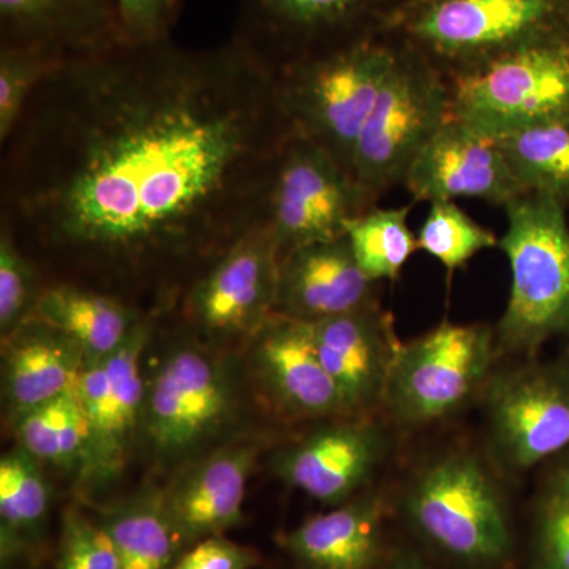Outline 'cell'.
Here are the masks:
<instances>
[{"label":"cell","mask_w":569,"mask_h":569,"mask_svg":"<svg viewBox=\"0 0 569 569\" xmlns=\"http://www.w3.org/2000/svg\"><path fill=\"white\" fill-rule=\"evenodd\" d=\"M291 133L274 67L236 36L66 59L0 144V228L32 261L201 276L266 222Z\"/></svg>","instance_id":"6da1fadb"},{"label":"cell","mask_w":569,"mask_h":569,"mask_svg":"<svg viewBox=\"0 0 569 569\" xmlns=\"http://www.w3.org/2000/svg\"><path fill=\"white\" fill-rule=\"evenodd\" d=\"M402 41L385 31L277 67L291 129L353 176L356 146Z\"/></svg>","instance_id":"7a4b0ae2"},{"label":"cell","mask_w":569,"mask_h":569,"mask_svg":"<svg viewBox=\"0 0 569 569\" xmlns=\"http://www.w3.org/2000/svg\"><path fill=\"white\" fill-rule=\"evenodd\" d=\"M146 385L140 441L160 466H186L230 440L242 410L236 361L183 339L163 351Z\"/></svg>","instance_id":"3957f363"},{"label":"cell","mask_w":569,"mask_h":569,"mask_svg":"<svg viewBox=\"0 0 569 569\" xmlns=\"http://www.w3.org/2000/svg\"><path fill=\"white\" fill-rule=\"evenodd\" d=\"M381 31L451 74L569 37V0H403Z\"/></svg>","instance_id":"277c9868"},{"label":"cell","mask_w":569,"mask_h":569,"mask_svg":"<svg viewBox=\"0 0 569 569\" xmlns=\"http://www.w3.org/2000/svg\"><path fill=\"white\" fill-rule=\"evenodd\" d=\"M500 247L511 271L507 309L496 329L497 350L531 355L552 337L569 335L568 209L523 192L503 206Z\"/></svg>","instance_id":"5b68a950"},{"label":"cell","mask_w":569,"mask_h":569,"mask_svg":"<svg viewBox=\"0 0 569 569\" xmlns=\"http://www.w3.org/2000/svg\"><path fill=\"white\" fill-rule=\"evenodd\" d=\"M451 118L447 74L402 41L355 151L353 179L370 208L403 186L418 153Z\"/></svg>","instance_id":"8992f818"},{"label":"cell","mask_w":569,"mask_h":569,"mask_svg":"<svg viewBox=\"0 0 569 569\" xmlns=\"http://www.w3.org/2000/svg\"><path fill=\"white\" fill-rule=\"evenodd\" d=\"M452 118L501 140L569 116V37L447 74Z\"/></svg>","instance_id":"52a82bcc"},{"label":"cell","mask_w":569,"mask_h":569,"mask_svg":"<svg viewBox=\"0 0 569 569\" xmlns=\"http://www.w3.org/2000/svg\"><path fill=\"white\" fill-rule=\"evenodd\" d=\"M408 518L438 549L463 563L507 557V508L486 468L467 452L433 460L407 490Z\"/></svg>","instance_id":"ba28073f"},{"label":"cell","mask_w":569,"mask_h":569,"mask_svg":"<svg viewBox=\"0 0 569 569\" xmlns=\"http://www.w3.org/2000/svg\"><path fill=\"white\" fill-rule=\"evenodd\" d=\"M497 353L493 329L445 321L400 343L383 407L406 426L448 417L481 388Z\"/></svg>","instance_id":"9c48e42d"},{"label":"cell","mask_w":569,"mask_h":569,"mask_svg":"<svg viewBox=\"0 0 569 569\" xmlns=\"http://www.w3.org/2000/svg\"><path fill=\"white\" fill-rule=\"evenodd\" d=\"M369 209L353 176L323 149L291 133L277 162L266 213L280 258L298 247L347 236L351 220Z\"/></svg>","instance_id":"30bf717a"},{"label":"cell","mask_w":569,"mask_h":569,"mask_svg":"<svg viewBox=\"0 0 569 569\" xmlns=\"http://www.w3.org/2000/svg\"><path fill=\"white\" fill-rule=\"evenodd\" d=\"M279 266L274 236L258 224L186 291L187 320L213 347L247 342L276 313Z\"/></svg>","instance_id":"8fae6325"},{"label":"cell","mask_w":569,"mask_h":569,"mask_svg":"<svg viewBox=\"0 0 569 569\" xmlns=\"http://www.w3.org/2000/svg\"><path fill=\"white\" fill-rule=\"evenodd\" d=\"M151 339L152 321L144 317L118 350L86 362L78 378L77 395L91 437L84 489H103L121 477L140 441L148 385L142 358Z\"/></svg>","instance_id":"7c38bea8"},{"label":"cell","mask_w":569,"mask_h":569,"mask_svg":"<svg viewBox=\"0 0 569 569\" xmlns=\"http://www.w3.org/2000/svg\"><path fill=\"white\" fill-rule=\"evenodd\" d=\"M403 0H241L233 36L274 69L381 31Z\"/></svg>","instance_id":"4fadbf2b"},{"label":"cell","mask_w":569,"mask_h":569,"mask_svg":"<svg viewBox=\"0 0 569 569\" xmlns=\"http://www.w3.org/2000/svg\"><path fill=\"white\" fill-rule=\"evenodd\" d=\"M493 443L512 470H530L569 449V365L498 373L488 389Z\"/></svg>","instance_id":"5bb4252c"},{"label":"cell","mask_w":569,"mask_h":569,"mask_svg":"<svg viewBox=\"0 0 569 569\" xmlns=\"http://www.w3.org/2000/svg\"><path fill=\"white\" fill-rule=\"evenodd\" d=\"M260 452V438H230L179 468L163 486L164 508L182 552L242 523L247 486Z\"/></svg>","instance_id":"9a60e30c"},{"label":"cell","mask_w":569,"mask_h":569,"mask_svg":"<svg viewBox=\"0 0 569 569\" xmlns=\"http://www.w3.org/2000/svg\"><path fill=\"white\" fill-rule=\"evenodd\" d=\"M369 418L348 417L276 449L271 470L284 485L321 503H346L387 456V433Z\"/></svg>","instance_id":"2e32d148"},{"label":"cell","mask_w":569,"mask_h":569,"mask_svg":"<svg viewBox=\"0 0 569 569\" xmlns=\"http://www.w3.org/2000/svg\"><path fill=\"white\" fill-rule=\"evenodd\" d=\"M413 201L478 198L508 204L523 193L496 140L449 119L418 153L403 181Z\"/></svg>","instance_id":"e0dca14e"},{"label":"cell","mask_w":569,"mask_h":569,"mask_svg":"<svg viewBox=\"0 0 569 569\" xmlns=\"http://www.w3.org/2000/svg\"><path fill=\"white\" fill-rule=\"evenodd\" d=\"M260 387L295 418H348L342 395L325 369L312 325L274 313L247 340Z\"/></svg>","instance_id":"ac0fdd59"},{"label":"cell","mask_w":569,"mask_h":569,"mask_svg":"<svg viewBox=\"0 0 569 569\" xmlns=\"http://www.w3.org/2000/svg\"><path fill=\"white\" fill-rule=\"evenodd\" d=\"M310 325L318 355L342 395L348 417H370L383 407L400 347L391 318L372 301Z\"/></svg>","instance_id":"d6986e66"},{"label":"cell","mask_w":569,"mask_h":569,"mask_svg":"<svg viewBox=\"0 0 569 569\" xmlns=\"http://www.w3.org/2000/svg\"><path fill=\"white\" fill-rule=\"evenodd\" d=\"M373 283L347 236L298 247L280 258L276 313L318 323L372 302Z\"/></svg>","instance_id":"ffe728a7"},{"label":"cell","mask_w":569,"mask_h":569,"mask_svg":"<svg viewBox=\"0 0 569 569\" xmlns=\"http://www.w3.org/2000/svg\"><path fill=\"white\" fill-rule=\"evenodd\" d=\"M123 43L116 0H0V47L56 61Z\"/></svg>","instance_id":"44dd1931"},{"label":"cell","mask_w":569,"mask_h":569,"mask_svg":"<svg viewBox=\"0 0 569 569\" xmlns=\"http://www.w3.org/2000/svg\"><path fill=\"white\" fill-rule=\"evenodd\" d=\"M86 362L73 340L33 317L2 337V397L9 421L77 388Z\"/></svg>","instance_id":"7402d4cb"},{"label":"cell","mask_w":569,"mask_h":569,"mask_svg":"<svg viewBox=\"0 0 569 569\" xmlns=\"http://www.w3.org/2000/svg\"><path fill=\"white\" fill-rule=\"evenodd\" d=\"M383 509L380 498H351L284 533L282 546L309 569H372L380 557Z\"/></svg>","instance_id":"603a6c76"},{"label":"cell","mask_w":569,"mask_h":569,"mask_svg":"<svg viewBox=\"0 0 569 569\" xmlns=\"http://www.w3.org/2000/svg\"><path fill=\"white\" fill-rule=\"evenodd\" d=\"M32 317L59 329L99 361L122 346L146 313L118 296L69 282L44 283Z\"/></svg>","instance_id":"cb8c5ba5"},{"label":"cell","mask_w":569,"mask_h":569,"mask_svg":"<svg viewBox=\"0 0 569 569\" xmlns=\"http://www.w3.org/2000/svg\"><path fill=\"white\" fill-rule=\"evenodd\" d=\"M51 488L43 466L21 447L0 459V557L2 565L32 557L43 538Z\"/></svg>","instance_id":"d4e9b609"},{"label":"cell","mask_w":569,"mask_h":569,"mask_svg":"<svg viewBox=\"0 0 569 569\" xmlns=\"http://www.w3.org/2000/svg\"><path fill=\"white\" fill-rule=\"evenodd\" d=\"M121 569H173L182 550L164 508L163 488L144 486L100 509Z\"/></svg>","instance_id":"484cf974"},{"label":"cell","mask_w":569,"mask_h":569,"mask_svg":"<svg viewBox=\"0 0 569 569\" xmlns=\"http://www.w3.org/2000/svg\"><path fill=\"white\" fill-rule=\"evenodd\" d=\"M10 426L18 447L41 466L58 468L82 481L91 437L77 388L11 418Z\"/></svg>","instance_id":"4316f807"},{"label":"cell","mask_w":569,"mask_h":569,"mask_svg":"<svg viewBox=\"0 0 569 569\" xmlns=\"http://www.w3.org/2000/svg\"><path fill=\"white\" fill-rule=\"evenodd\" d=\"M496 141L523 192L569 208V116Z\"/></svg>","instance_id":"83f0119b"},{"label":"cell","mask_w":569,"mask_h":569,"mask_svg":"<svg viewBox=\"0 0 569 569\" xmlns=\"http://www.w3.org/2000/svg\"><path fill=\"white\" fill-rule=\"evenodd\" d=\"M410 209L411 204L392 209L373 206L348 224L347 238L356 261L373 282L396 280L418 252V236L408 224Z\"/></svg>","instance_id":"f1b7e54d"},{"label":"cell","mask_w":569,"mask_h":569,"mask_svg":"<svg viewBox=\"0 0 569 569\" xmlns=\"http://www.w3.org/2000/svg\"><path fill=\"white\" fill-rule=\"evenodd\" d=\"M419 250L440 261L449 272L463 268L482 250L493 249L500 239L482 227L456 201H433L418 231Z\"/></svg>","instance_id":"f546056e"},{"label":"cell","mask_w":569,"mask_h":569,"mask_svg":"<svg viewBox=\"0 0 569 569\" xmlns=\"http://www.w3.org/2000/svg\"><path fill=\"white\" fill-rule=\"evenodd\" d=\"M43 287L39 266L0 228V336L32 317Z\"/></svg>","instance_id":"4dcf8cb0"},{"label":"cell","mask_w":569,"mask_h":569,"mask_svg":"<svg viewBox=\"0 0 569 569\" xmlns=\"http://www.w3.org/2000/svg\"><path fill=\"white\" fill-rule=\"evenodd\" d=\"M56 63L31 48L0 47V144L9 140L37 86Z\"/></svg>","instance_id":"1f68e13d"},{"label":"cell","mask_w":569,"mask_h":569,"mask_svg":"<svg viewBox=\"0 0 569 569\" xmlns=\"http://www.w3.org/2000/svg\"><path fill=\"white\" fill-rule=\"evenodd\" d=\"M56 569H121L118 550L102 520L77 507L63 511Z\"/></svg>","instance_id":"d6a6232c"},{"label":"cell","mask_w":569,"mask_h":569,"mask_svg":"<svg viewBox=\"0 0 569 569\" xmlns=\"http://www.w3.org/2000/svg\"><path fill=\"white\" fill-rule=\"evenodd\" d=\"M123 43L149 44L171 39L183 0H116Z\"/></svg>","instance_id":"836d02e7"},{"label":"cell","mask_w":569,"mask_h":569,"mask_svg":"<svg viewBox=\"0 0 569 569\" xmlns=\"http://www.w3.org/2000/svg\"><path fill=\"white\" fill-rule=\"evenodd\" d=\"M569 569V498L549 492L538 518L537 567Z\"/></svg>","instance_id":"e575fe53"},{"label":"cell","mask_w":569,"mask_h":569,"mask_svg":"<svg viewBox=\"0 0 569 569\" xmlns=\"http://www.w3.org/2000/svg\"><path fill=\"white\" fill-rule=\"evenodd\" d=\"M260 561V553L250 546L216 535L183 550L173 569H253Z\"/></svg>","instance_id":"d590c367"},{"label":"cell","mask_w":569,"mask_h":569,"mask_svg":"<svg viewBox=\"0 0 569 569\" xmlns=\"http://www.w3.org/2000/svg\"><path fill=\"white\" fill-rule=\"evenodd\" d=\"M563 455L559 466L553 471L552 479H550L549 492L569 498V449Z\"/></svg>","instance_id":"8d00e7d4"},{"label":"cell","mask_w":569,"mask_h":569,"mask_svg":"<svg viewBox=\"0 0 569 569\" xmlns=\"http://www.w3.org/2000/svg\"><path fill=\"white\" fill-rule=\"evenodd\" d=\"M388 569H430L422 563L421 559L415 553H402V556L397 557L391 565H389Z\"/></svg>","instance_id":"74e56055"},{"label":"cell","mask_w":569,"mask_h":569,"mask_svg":"<svg viewBox=\"0 0 569 569\" xmlns=\"http://www.w3.org/2000/svg\"><path fill=\"white\" fill-rule=\"evenodd\" d=\"M568 365H569V351H568Z\"/></svg>","instance_id":"f35d334b"}]
</instances>
